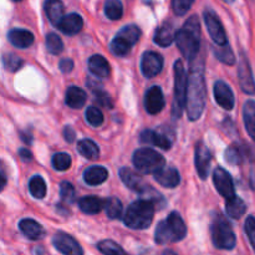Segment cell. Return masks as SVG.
Instances as JSON below:
<instances>
[{"mask_svg": "<svg viewBox=\"0 0 255 255\" xmlns=\"http://www.w3.org/2000/svg\"><path fill=\"white\" fill-rule=\"evenodd\" d=\"M105 206V201L100 199L96 196L82 197L79 201V207L84 213L86 214H97L102 211Z\"/></svg>", "mask_w": 255, "mask_h": 255, "instance_id": "83f0119b", "label": "cell"}, {"mask_svg": "<svg viewBox=\"0 0 255 255\" xmlns=\"http://www.w3.org/2000/svg\"><path fill=\"white\" fill-rule=\"evenodd\" d=\"M7 39H9L10 44L14 45L15 47L26 49V47L31 46L34 42V35L29 30L11 29L7 32Z\"/></svg>", "mask_w": 255, "mask_h": 255, "instance_id": "d6986e66", "label": "cell"}, {"mask_svg": "<svg viewBox=\"0 0 255 255\" xmlns=\"http://www.w3.org/2000/svg\"><path fill=\"white\" fill-rule=\"evenodd\" d=\"M11 1H21V0H11Z\"/></svg>", "mask_w": 255, "mask_h": 255, "instance_id": "11a10c76", "label": "cell"}, {"mask_svg": "<svg viewBox=\"0 0 255 255\" xmlns=\"http://www.w3.org/2000/svg\"><path fill=\"white\" fill-rule=\"evenodd\" d=\"M213 52L217 56V59H218L219 61L223 62V64H227V65L236 64V57H234L233 51H232L231 47L228 46V44L222 45V46H219L218 45V47L217 46L213 47Z\"/></svg>", "mask_w": 255, "mask_h": 255, "instance_id": "d590c367", "label": "cell"}, {"mask_svg": "<svg viewBox=\"0 0 255 255\" xmlns=\"http://www.w3.org/2000/svg\"><path fill=\"white\" fill-rule=\"evenodd\" d=\"M85 116H86V121L94 127H100L104 124V115H102L101 110L95 106L87 107Z\"/></svg>", "mask_w": 255, "mask_h": 255, "instance_id": "b9f144b4", "label": "cell"}, {"mask_svg": "<svg viewBox=\"0 0 255 255\" xmlns=\"http://www.w3.org/2000/svg\"><path fill=\"white\" fill-rule=\"evenodd\" d=\"M132 162H133V166L144 174L156 173L166 164L163 156L148 147L137 149L132 157Z\"/></svg>", "mask_w": 255, "mask_h": 255, "instance_id": "52a82bcc", "label": "cell"}, {"mask_svg": "<svg viewBox=\"0 0 255 255\" xmlns=\"http://www.w3.org/2000/svg\"><path fill=\"white\" fill-rule=\"evenodd\" d=\"M109 177V172L102 166H91L84 172V181L89 186H100Z\"/></svg>", "mask_w": 255, "mask_h": 255, "instance_id": "603a6c76", "label": "cell"}, {"mask_svg": "<svg viewBox=\"0 0 255 255\" xmlns=\"http://www.w3.org/2000/svg\"><path fill=\"white\" fill-rule=\"evenodd\" d=\"M46 49L51 55H60L64 50V42L61 37L55 32H50L46 36Z\"/></svg>", "mask_w": 255, "mask_h": 255, "instance_id": "f35d334b", "label": "cell"}, {"mask_svg": "<svg viewBox=\"0 0 255 255\" xmlns=\"http://www.w3.org/2000/svg\"><path fill=\"white\" fill-rule=\"evenodd\" d=\"M94 90L95 95V101H97V104L102 107H106V109H112L114 106V102H112V99L110 97V95L107 94L106 91L101 89H92Z\"/></svg>", "mask_w": 255, "mask_h": 255, "instance_id": "ee69618b", "label": "cell"}, {"mask_svg": "<svg viewBox=\"0 0 255 255\" xmlns=\"http://www.w3.org/2000/svg\"><path fill=\"white\" fill-rule=\"evenodd\" d=\"M214 99H216L217 104L224 110H232L236 104L234 100V94L232 89L229 87L228 84L224 81H217L214 84Z\"/></svg>", "mask_w": 255, "mask_h": 255, "instance_id": "2e32d148", "label": "cell"}, {"mask_svg": "<svg viewBox=\"0 0 255 255\" xmlns=\"http://www.w3.org/2000/svg\"><path fill=\"white\" fill-rule=\"evenodd\" d=\"M110 49H111V52L116 56H126L127 54H129L132 49V45L129 44L127 40H125L124 37L117 36L115 37L114 40L111 41V45H110Z\"/></svg>", "mask_w": 255, "mask_h": 255, "instance_id": "836d02e7", "label": "cell"}, {"mask_svg": "<svg viewBox=\"0 0 255 255\" xmlns=\"http://www.w3.org/2000/svg\"><path fill=\"white\" fill-rule=\"evenodd\" d=\"M187 94V74L184 70L183 62L177 60L174 64V95L172 104V116L179 119L186 107Z\"/></svg>", "mask_w": 255, "mask_h": 255, "instance_id": "8992f818", "label": "cell"}, {"mask_svg": "<svg viewBox=\"0 0 255 255\" xmlns=\"http://www.w3.org/2000/svg\"><path fill=\"white\" fill-rule=\"evenodd\" d=\"M59 66L64 74H67V72L72 71V69H74V61L71 59H64L60 61Z\"/></svg>", "mask_w": 255, "mask_h": 255, "instance_id": "7dc6e473", "label": "cell"}, {"mask_svg": "<svg viewBox=\"0 0 255 255\" xmlns=\"http://www.w3.org/2000/svg\"><path fill=\"white\" fill-rule=\"evenodd\" d=\"M139 141L144 144H152V146H157L162 149H169L172 144L166 136L157 133L152 129H144L139 136Z\"/></svg>", "mask_w": 255, "mask_h": 255, "instance_id": "cb8c5ba5", "label": "cell"}, {"mask_svg": "<svg viewBox=\"0 0 255 255\" xmlns=\"http://www.w3.org/2000/svg\"><path fill=\"white\" fill-rule=\"evenodd\" d=\"M243 119L246 129L249 136L255 142V101L248 100L243 107Z\"/></svg>", "mask_w": 255, "mask_h": 255, "instance_id": "4316f807", "label": "cell"}, {"mask_svg": "<svg viewBox=\"0 0 255 255\" xmlns=\"http://www.w3.org/2000/svg\"><path fill=\"white\" fill-rule=\"evenodd\" d=\"M19 156L24 162H30L32 159V153L27 148H20Z\"/></svg>", "mask_w": 255, "mask_h": 255, "instance_id": "681fc988", "label": "cell"}, {"mask_svg": "<svg viewBox=\"0 0 255 255\" xmlns=\"http://www.w3.org/2000/svg\"><path fill=\"white\" fill-rule=\"evenodd\" d=\"M213 183L216 186L217 191L219 192V194L226 199H229L233 196H236L233 179H232L231 174L226 169L218 167L213 172Z\"/></svg>", "mask_w": 255, "mask_h": 255, "instance_id": "8fae6325", "label": "cell"}, {"mask_svg": "<svg viewBox=\"0 0 255 255\" xmlns=\"http://www.w3.org/2000/svg\"><path fill=\"white\" fill-rule=\"evenodd\" d=\"M60 194L65 203H72L75 201V188L69 182H62L60 184Z\"/></svg>", "mask_w": 255, "mask_h": 255, "instance_id": "f6af8a7d", "label": "cell"}, {"mask_svg": "<svg viewBox=\"0 0 255 255\" xmlns=\"http://www.w3.org/2000/svg\"><path fill=\"white\" fill-rule=\"evenodd\" d=\"M77 151L87 159H96L100 156V148L91 139H81L77 142Z\"/></svg>", "mask_w": 255, "mask_h": 255, "instance_id": "f546056e", "label": "cell"}, {"mask_svg": "<svg viewBox=\"0 0 255 255\" xmlns=\"http://www.w3.org/2000/svg\"><path fill=\"white\" fill-rule=\"evenodd\" d=\"M105 14L111 20L121 19L124 15V5H122L121 0H106Z\"/></svg>", "mask_w": 255, "mask_h": 255, "instance_id": "d6a6232c", "label": "cell"}, {"mask_svg": "<svg viewBox=\"0 0 255 255\" xmlns=\"http://www.w3.org/2000/svg\"><path fill=\"white\" fill-rule=\"evenodd\" d=\"M154 179L158 182L161 186L167 187V188H174L181 182V176L179 172L173 167H162L159 171L153 173Z\"/></svg>", "mask_w": 255, "mask_h": 255, "instance_id": "e0dca14e", "label": "cell"}, {"mask_svg": "<svg viewBox=\"0 0 255 255\" xmlns=\"http://www.w3.org/2000/svg\"><path fill=\"white\" fill-rule=\"evenodd\" d=\"M163 67V57L154 51L144 52L141 60L142 74L147 79L157 76Z\"/></svg>", "mask_w": 255, "mask_h": 255, "instance_id": "7c38bea8", "label": "cell"}, {"mask_svg": "<svg viewBox=\"0 0 255 255\" xmlns=\"http://www.w3.org/2000/svg\"><path fill=\"white\" fill-rule=\"evenodd\" d=\"M89 70L99 79H106L111 74L109 61L102 55H94L89 59Z\"/></svg>", "mask_w": 255, "mask_h": 255, "instance_id": "7402d4cb", "label": "cell"}, {"mask_svg": "<svg viewBox=\"0 0 255 255\" xmlns=\"http://www.w3.org/2000/svg\"><path fill=\"white\" fill-rule=\"evenodd\" d=\"M19 229L21 233L30 241H40L45 237V231L40 223L34 219H22L19 223Z\"/></svg>", "mask_w": 255, "mask_h": 255, "instance_id": "ac0fdd59", "label": "cell"}, {"mask_svg": "<svg viewBox=\"0 0 255 255\" xmlns=\"http://www.w3.org/2000/svg\"><path fill=\"white\" fill-rule=\"evenodd\" d=\"M187 236V227L184 221L177 212H172L167 219L159 222L154 232V241L157 244L177 243Z\"/></svg>", "mask_w": 255, "mask_h": 255, "instance_id": "3957f363", "label": "cell"}, {"mask_svg": "<svg viewBox=\"0 0 255 255\" xmlns=\"http://www.w3.org/2000/svg\"><path fill=\"white\" fill-rule=\"evenodd\" d=\"M164 105V97L163 92H162L159 86H152L149 87L148 91L146 92L144 96V109L149 115H157L163 110Z\"/></svg>", "mask_w": 255, "mask_h": 255, "instance_id": "5bb4252c", "label": "cell"}, {"mask_svg": "<svg viewBox=\"0 0 255 255\" xmlns=\"http://www.w3.org/2000/svg\"><path fill=\"white\" fill-rule=\"evenodd\" d=\"M196 168L198 172L199 177L202 179H206L209 173V167H211L212 154L208 147L203 143V142H198L196 144Z\"/></svg>", "mask_w": 255, "mask_h": 255, "instance_id": "9a60e30c", "label": "cell"}, {"mask_svg": "<svg viewBox=\"0 0 255 255\" xmlns=\"http://www.w3.org/2000/svg\"><path fill=\"white\" fill-rule=\"evenodd\" d=\"M177 30L172 22H164L162 26L157 29L154 34L153 41L162 47H167L176 40Z\"/></svg>", "mask_w": 255, "mask_h": 255, "instance_id": "ffe728a7", "label": "cell"}, {"mask_svg": "<svg viewBox=\"0 0 255 255\" xmlns=\"http://www.w3.org/2000/svg\"><path fill=\"white\" fill-rule=\"evenodd\" d=\"M163 255H177V254L174 253V252H172V251H166L163 253Z\"/></svg>", "mask_w": 255, "mask_h": 255, "instance_id": "f5cc1de1", "label": "cell"}, {"mask_svg": "<svg viewBox=\"0 0 255 255\" xmlns=\"http://www.w3.org/2000/svg\"><path fill=\"white\" fill-rule=\"evenodd\" d=\"M224 158L232 166H239V164L243 163L244 158H246V151L238 144H232L227 148Z\"/></svg>", "mask_w": 255, "mask_h": 255, "instance_id": "4dcf8cb0", "label": "cell"}, {"mask_svg": "<svg viewBox=\"0 0 255 255\" xmlns=\"http://www.w3.org/2000/svg\"><path fill=\"white\" fill-rule=\"evenodd\" d=\"M105 211H106L107 217L110 219H119L121 218L122 216V203L120 199L115 198V197H111V198L106 199L105 201V206H104Z\"/></svg>", "mask_w": 255, "mask_h": 255, "instance_id": "e575fe53", "label": "cell"}, {"mask_svg": "<svg viewBox=\"0 0 255 255\" xmlns=\"http://www.w3.org/2000/svg\"><path fill=\"white\" fill-rule=\"evenodd\" d=\"M247 211V206L244 203L243 199H241L239 197L233 196L232 198L227 199L226 203V212L231 218L233 219H239Z\"/></svg>", "mask_w": 255, "mask_h": 255, "instance_id": "f1b7e54d", "label": "cell"}, {"mask_svg": "<svg viewBox=\"0 0 255 255\" xmlns=\"http://www.w3.org/2000/svg\"><path fill=\"white\" fill-rule=\"evenodd\" d=\"M117 36L124 37L125 40H127V41L133 46V45L139 40L141 30H139V27L136 26V25H127V26L122 27V29L117 32Z\"/></svg>", "mask_w": 255, "mask_h": 255, "instance_id": "8d00e7d4", "label": "cell"}, {"mask_svg": "<svg viewBox=\"0 0 255 255\" xmlns=\"http://www.w3.org/2000/svg\"><path fill=\"white\" fill-rule=\"evenodd\" d=\"M97 249L104 255H128L114 241H102L97 244Z\"/></svg>", "mask_w": 255, "mask_h": 255, "instance_id": "74e56055", "label": "cell"}, {"mask_svg": "<svg viewBox=\"0 0 255 255\" xmlns=\"http://www.w3.org/2000/svg\"><path fill=\"white\" fill-rule=\"evenodd\" d=\"M86 92L77 86H70L66 91L65 102L71 109H81L86 104Z\"/></svg>", "mask_w": 255, "mask_h": 255, "instance_id": "d4e9b609", "label": "cell"}, {"mask_svg": "<svg viewBox=\"0 0 255 255\" xmlns=\"http://www.w3.org/2000/svg\"><path fill=\"white\" fill-rule=\"evenodd\" d=\"M29 192L34 198L42 199L46 194V183L41 176H34L29 182Z\"/></svg>", "mask_w": 255, "mask_h": 255, "instance_id": "1f68e13d", "label": "cell"}, {"mask_svg": "<svg viewBox=\"0 0 255 255\" xmlns=\"http://www.w3.org/2000/svg\"><path fill=\"white\" fill-rule=\"evenodd\" d=\"M193 2L194 0H172V7H173L174 14L178 16H183L189 11Z\"/></svg>", "mask_w": 255, "mask_h": 255, "instance_id": "7bdbcfd3", "label": "cell"}, {"mask_svg": "<svg viewBox=\"0 0 255 255\" xmlns=\"http://www.w3.org/2000/svg\"><path fill=\"white\" fill-rule=\"evenodd\" d=\"M120 178H121L122 183L127 188H129L133 192H137V193L143 194L149 188L148 184L143 181V178L139 174H137L136 172L127 168V167L120 169Z\"/></svg>", "mask_w": 255, "mask_h": 255, "instance_id": "4fadbf2b", "label": "cell"}, {"mask_svg": "<svg viewBox=\"0 0 255 255\" xmlns=\"http://www.w3.org/2000/svg\"><path fill=\"white\" fill-rule=\"evenodd\" d=\"M244 229H246V233L248 236L249 242H251L252 247H253L255 252V218L253 216L248 217L244 224Z\"/></svg>", "mask_w": 255, "mask_h": 255, "instance_id": "bcb514c9", "label": "cell"}, {"mask_svg": "<svg viewBox=\"0 0 255 255\" xmlns=\"http://www.w3.org/2000/svg\"><path fill=\"white\" fill-rule=\"evenodd\" d=\"M223 1L228 2V4H232V2H234V0H223Z\"/></svg>", "mask_w": 255, "mask_h": 255, "instance_id": "db71d44e", "label": "cell"}, {"mask_svg": "<svg viewBox=\"0 0 255 255\" xmlns=\"http://www.w3.org/2000/svg\"><path fill=\"white\" fill-rule=\"evenodd\" d=\"M45 12L52 25H59L64 15V4L61 0H46L45 2Z\"/></svg>", "mask_w": 255, "mask_h": 255, "instance_id": "484cf974", "label": "cell"}, {"mask_svg": "<svg viewBox=\"0 0 255 255\" xmlns=\"http://www.w3.org/2000/svg\"><path fill=\"white\" fill-rule=\"evenodd\" d=\"M154 204L148 199L133 202L125 213L124 222L131 229H146L152 224Z\"/></svg>", "mask_w": 255, "mask_h": 255, "instance_id": "277c9868", "label": "cell"}, {"mask_svg": "<svg viewBox=\"0 0 255 255\" xmlns=\"http://www.w3.org/2000/svg\"><path fill=\"white\" fill-rule=\"evenodd\" d=\"M176 42L179 51L188 61L198 55L201 47V22L198 16L189 17L183 26L177 31Z\"/></svg>", "mask_w": 255, "mask_h": 255, "instance_id": "7a4b0ae2", "label": "cell"}, {"mask_svg": "<svg viewBox=\"0 0 255 255\" xmlns=\"http://www.w3.org/2000/svg\"><path fill=\"white\" fill-rule=\"evenodd\" d=\"M22 64H24V61H22L21 57H19L17 55L11 54V52L2 55V65H4L5 70H7V71H19V70L21 69Z\"/></svg>", "mask_w": 255, "mask_h": 255, "instance_id": "ab89813d", "label": "cell"}, {"mask_svg": "<svg viewBox=\"0 0 255 255\" xmlns=\"http://www.w3.org/2000/svg\"><path fill=\"white\" fill-rule=\"evenodd\" d=\"M20 134H21V139L25 142V143H27V144L31 143L32 136L30 133H27V131L26 132H21Z\"/></svg>", "mask_w": 255, "mask_h": 255, "instance_id": "f907efd6", "label": "cell"}, {"mask_svg": "<svg viewBox=\"0 0 255 255\" xmlns=\"http://www.w3.org/2000/svg\"><path fill=\"white\" fill-rule=\"evenodd\" d=\"M64 137H65V141L69 142V143H72V142L75 141L76 133H75V131L71 128V127L66 126L64 128Z\"/></svg>", "mask_w": 255, "mask_h": 255, "instance_id": "c3c4849f", "label": "cell"}, {"mask_svg": "<svg viewBox=\"0 0 255 255\" xmlns=\"http://www.w3.org/2000/svg\"><path fill=\"white\" fill-rule=\"evenodd\" d=\"M238 76L239 84H241L242 90L248 95L255 94V81L253 77V71H252L251 64L244 52H241V60H239L238 67Z\"/></svg>", "mask_w": 255, "mask_h": 255, "instance_id": "30bf717a", "label": "cell"}, {"mask_svg": "<svg viewBox=\"0 0 255 255\" xmlns=\"http://www.w3.org/2000/svg\"><path fill=\"white\" fill-rule=\"evenodd\" d=\"M204 21H206L207 29H208L212 40L217 45L222 46V45L228 44V39H227V34L224 31L223 25H222L221 20H219V17L217 16L213 10L208 9L204 11Z\"/></svg>", "mask_w": 255, "mask_h": 255, "instance_id": "ba28073f", "label": "cell"}, {"mask_svg": "<svg viewBox=\"0 0 255 255\" xmlns=\"http://www.w3.org/2000/svg\"><path fill=\"white\" fill-rule=\"evenodd\" d=\"M211 236L214 247L223 251H232L237 244L236 234L231 223L221 214H217L211 224Z\"/></svg>", "mask_w": 255, "mask_h": 255, "instance_id": "5b68a950", "label": "cell"}, {"mask_svg": "<svg viewBox=\"0 0 255 255\" xmlns=\"http://www.w3.org/2000/svg\"><path fill=\"white\" fill-rule=\"evenodd\" d=\"M57 26H59V29L64 34L76 35L77 32L81 31L82 26H84V20H82V17L79 14L72 12V14H69L62 17Z\"/></svg>", "mask_w": 255, "mask_h": 255, "instance_id": "44dd1931", "label": "cell"}, {"mask_svg": "<svg viewBox=\"0 0 255 255\" xmlns=\"http://www.w3.org/2000/svg\"><path fill=\"white\" fill-rule=\"evenodd\" d=\"M206 82L204 69L202 64H193L187 77L186 107L191 121H197L202 116L206 107Z\"/></svg>", "mask_w": 255, "mask_h": 255, "instance_id": "6da1fadb", "label": "cell"}, {"mask_svg": "<svg viewBox=\"0 0 255 255\" xmlns=\"http://www.w3.org/2000/svg\"><path fill=\"white\" fill-rule=\"evenodd\" d=\"M71 156L67 153H64V152H60V153H56L54 157H52V166L56 171H67L71 166Z\"/></svg>", "mask_w": 255, "mask_h": 255, "instance_id": "60d3db41", "label": "cell"}, {"mask_svg": "<svg viewBox=\"0 0 255 255\" xmlns=\"http://www.w3.org/2000/svg\"><path fill=\"white\" fill-rule=\"evenodd\" d=\"M5 184H6V178L4 177V174L0 173V189L4 188Z\"/></svg>", "mask_w": 255, "mask_h": 255, "instance_id": "816d5d0a", "label": "cell"}, {"mask_svg": "<svg viewBox=\"0 0 255 255\" xmlns=\"http://www.w3.org/2000/svg\"><path fill=\"white\" fill-rule=\"evenodd\" d=\"M52 244L64 255H84V251L76 239L64 232H57L55 234L52 238Z\"/></svg>", "mask_w": 255, "mask_h": 255, "instance_id": "9c48e42d", "label": "cell"}]
</instances>
